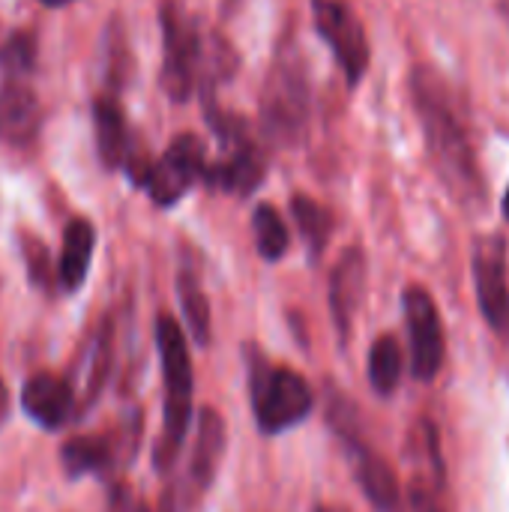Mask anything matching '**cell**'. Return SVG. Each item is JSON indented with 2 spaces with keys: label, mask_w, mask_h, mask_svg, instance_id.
<instances>
[{
  "label": "cell",
  "mask_w": 509,
  "mask_h": 512,
  "mask_svg": "<svg viewBox=\"0 0 509 512\" xmlns=\"http://www.w3.org/2000/svg\"><path fill=\"white\" fill-rule=\"evenodd\" d=\"M411 99L441 177L450 183V189L459 198H480L483 180H480L477 156L465 132V123L456 111V102L450 96V87L432 69L420 66L411 75Z\"/></svg>",
  "instance_id": "cell-1"
},
{
  "label": "cell",
  "mask_w": 509,
  "mask_h": 512,
  "mask_svg": "<svg viewBox=\"0 0 509 512\" xmlns=\"http://www.w3.org/2000/svg\"><path fill=\"white\" fill-rule=\"evenodd\" d=\"M156 345H159L162 381H165V411H162V438L156 444L153 459L159 471H168L189 435L195 378H192V357H189L186 336L171 315H159Z\"/></svg>",
  "instance_id": "cell-2"
},
{
  "label": "cell",
  "mask_w": 509,
  "mask_h": 512,
  "mask_svg": "<svg viewBox=\"0 0 509 512\" xmlns=\"http://www.w3.org/2000/svg\"><path fill=\"white\" fill-rule=\"evenodd\" d=\"M246 357H249V390H252L258 429L264 435H282L300 426L315 408V393L309 381L294 369L270 366L255 348H249Z\"/></svg>",
  "instance_id": "cell-3"
},
{
  "label": "cell",
  "mask_w": 509,
  "mask_h": 512,
  "mask_svg": "<svg viewBox=\"0 0 509 512\" xmlns=\"http://www.w3.org/2000/svg\"><path fill=\"white\" fill-rule=\"evenodd\" d=\"M309 120V78L300 51L282 48L261 93V129L273 144H294Z\"/></svg>",
  "instance_id": "cell-4"
},
{
  "label": "cell",
  "mask_w": 509,
  "mask_h": 512,
  "mask_svg": "<svg viewBox=\"0 0 509 512\" xmlns=\"http://www.w3.org/2000/svg\"><path fill=\"white\" fill-rule=\"evenodd\" d=\"M210 123L216 129V135L222 138L225 144V153L216 165H207V174L204 180L219 189V192H228V195H249L261 186L264 180V156H261V147L252 141L249 135V126L234 117V114H219V111H210Z\"/></svg>",
  "instance_id": "cell-5"
},
{
  "label": "cell",
  "mask_w": 509,
  "mask_h": 512,
  "mask_svg": "<svg viewBox=\"0 0 509 512\" xmlns=\"http://www.w3.org/2000/svg\"><path fill=\"white\" fill-rule=\"evenodd\" d=\"M162 27V90L171 102H186L195 90L201 39L192 15L177 0H165L159 9Z\"/></svg>",
  "instance_id": "cell-6"
},
{
  "label": "cell",
  "mask_w": 509,
  "mask_h": 512,
  "mask_svg": "<svg viewBox=\"0 0 509 512\" xmlns=\"http://www.w3.org/2000/svg\"><path fill=\"white\" fill-rule=\"evenodd\" d=\"M315 30L330 45L333 57L339 60L348 87H357L369 69V36L357 12L345 0H312Z\"/></svg>",
  "instance_id": "cell-7"
},
{
  "label": "cell",
  "mask_w": 509,
  "mask_h": 512,
  "mask_svg": "<svg viewBox=\"0 0 509 512\" xmlns=\"http://www.w3.org/2000/svg\"><path fill=\"white\" fill-rule=\"evenodd\" d=\"M402 306H405L408 339H411V372L417 381H435L444 366V354H447L441 312H438L432 294L420 285L405 288Z\"/></svg>",
  "instance_id": "cell-8"
},
{
  "label": "cell",
  "mask_w": 509,
  "mask_h": 512,
  "mask_svg": "<svg viewBox=\"0 0 509 512\" xmlns=\"http://www.w3.org/2000/svg\"><path fill=\"white\" fill-rule=\"evenodd\" d=\"M207 174V153L195 135H177L168 150L150 165L144 180L147 195L159 207H174Z\"/></svg>",
  "instance_id": "cell-9"
},
{
  "label": "cell",
  "mask_w": 509,
  "mask_h": 512,
  "mask_svg": "<svg viewBox=\"0 0 509 512\" xmlns=\"http://www.w3.org/2000/svg\"><path fill=\"white\" fill-rule=\"evenodd\" d=\"M474 285L477 303L489 327L501 336H509V279H507V243L495 234L477 240L474 249Z\"/></svg>",
  "instance_id": "cell-10"
},
{
  "label": "cell",
  "mask_w": 509,
  "mask_h": 512,
  "mask_svg": "<svg viewBox=\"0 0 509 512\" xmlns=\"http://www.w3.org/2000/svg\"><path fill=\"white\" fill-rule=\"evenodd\" d=\"M363 291H366V255L357 246H351L339 258L333 279H330V312H333V324L342 342H348L351 336Z\"/></svg>",
  "instance_id": "cell-11"
},
{
  "label": "cell",
  "mask_w": 509,
  "mask_h": 512,
  "mask_svg": "<svg viewBox=\"0 0 509 512\" xmlns=\"http://www.w3.org/2000/svg\"><path fill=\"white\" fill-rule=\"evenodd\" d=\"M21 408L36 426L57 432L72 414V387L57 375L39 372L21 387Z\"/></svg>",
  "instance_id": "cell-12"
},
{
  "label": "cell",
  "mask_w": 509,
  "mask_h": 512,
  "mask_svg": "<svg viewBox=\"0 0 509 512\" xmlns=\"http://www.w3.org/2000/svg\"><path fill=\"white\" fill-rule=\"evenodd\" d=\"M39 132V102L21 78H9L0 90V135L9 144H30Z\"/></svg>",
  "instance_id": "cell-13"
},
{
  "label": "cell",
  "mask_w": 509,
  "mask_h": 512,
  "mask_svg": "<svg viewBox=\"0 0 509 512\" xmlns=\"http://www.w3.org/2000/svg\"><path fill=\"white\" fill-rule=\"evenodd\" d=\"M351 462H354V477L363 489V495L378 507L381 512H396L399 510V480L393 474V468L378 456L372 453L363 441L360 444H351Z\"/></svg>",
  "instance_id": "cell-14"
},
{
  "label": "cell",
  "mask_w": 509,
  "mask_h": 512,
  "mask_svg": "<svg viewBox=\"0 0 509 512\" xmlns=\"http://www.w3.org/2000/svg\"><path fill=\"white\" fill-rule=\"evenodd\" d=\"M93 129H96V150L105 168H123L132 156L126 117L117 99L99 96L93 102Z\"/></svg>",
  "instance_id": "cell-15"
},
{
  "label": "cell",
  "mask_w": 509,
  "mask_h": 512,
  "mask_svg": "<svg viewBox=\"0 0 509 512\" xmlns=\"http://www.w3.org/2000/svg\"><path fill=\"white\" fill-rule=\"evenodd\" d=\"M93 249H96V231L87 219H72L63 231V252L57 261V285L66 294H75L90 270L93 261Z\"/></svg>",
  "instance_id": "cell-16"
},
{
  "label": "cell",
  "mask_w": 509,
  "mask_h": 512,
  "mask_svg": "<svg viewBox=\"0 0 509 512\" xmlns=\"http://www.w3.org/2000/svg\"><path fill=\"white\" fill-rule=\"evenodd\" d=\"M222 453H225V420L213 408H204L198 414L195 450H192V480L198 489H210L219 471Z\"/></svg>",
  "instance_id": "cell-17"
},
{
  "label": "cell",
  "mask_w": 509,
  "mask_h": 512,
  "mask_svg": "<svg viewBox=\"0 0 509 512\" xmlns=\"http://www.w3.org/2000/svg\"><path fill=\"white\" fill-rule=\"evenodd\" d=\"M291 216H294V222H297V228H300V234H303V240L309 246V255L321 258V252H324V246H327V240L333 234V216L309 195H294L291 198Z\"/></svg>",
  "instance_id": "cell-18"
},
{
  "label": "cell",
  "mask_w": 509,
  "mask_h": 512,
  "mask_svg": "<svg viewBox=\"0 0 509 512\" xmlns=\"http://www.w3.org/2000/svg\"><path fill=\"white\" fill-rule=\"evenodd\" d=\"M60 462H63V471L75 480V477H84V474H99L108 468L111 462V444L105 438H96V435H87V438H72L63 444L60 450Z\"/></svg>",
  "instance_id": "cell-19"
},
{
  "label": "cell",
  "mask_w": 509,
  "mask_h": 512,
  "mask_svg": "<svg viewBox=\"0 0 509 512\" xmlns=\"http://www.w3.org/2000/svg\"><path fill=\"white\" fill-rule=\"evenodd\" d=\"M402 348L393 336H381L375 339L372 351H369V381L375 387V393L390 396L399 381H402Z\"/></svg>",
  "instance_id": "cell-20"
},
{
  "label": "cell",
  "mask_w": 509,
  "mask_h": 512,
  "mask_svg": "<svg viewBox=\"0 0 509 512\" xmlns=\"http://www.w3.org/2000/svg\"><path fill=\"white\" fill-rule=\"evenodd\" d=\"M252 231H255V243L264 261H279L288 246H291V234L285 219L279 216V210L273 204H258L255 216H252Z\"/></svg>",
  "instance_id": "cell-21"
},
{
  "label": "cell",
  "mask_w": 509,
  "mask_h": 512,
  "mask_svg": "<svg viewBox=\"0 0 509 512\" xmlns=\"http://www.w3.org/2000/svg\"><path fill=\"white\" fill-rule=\"evenodd\" d=\"M177 294H180V306H183V315H186V324H189L195 345L207 348L210 345V303H207L198 279L192 273H180Z\"/></svg>",
  "instance_id": "cell-22"
},
{
  "label": "cell",
  "mask_w": 509,
  "mask_h": 512,
  "mask_svg": "<svg viewBox=\"0 0 509 512\" xmlns=\"http://www.w3.org/2000/svg\"><path fill=\"white\" fill-rule=\"evenodd\" d=\"M33 57H36V51H33V39H30L27 33H15V36L3 45V51H0V63H3V69H6L9 78L30 75Z\"/></svg>",
  "instance_id": "cell-23"
},
{
  "label": "cell",
  "mask_w": 509,
  "mask_h": 512,
  "mask_svg": "<svg viewBox=\"0 0 509 512\" xmlns=\"http://www.w3.org/2000/svg\"><path fill=\"white\" fill-rule=\"evenodd\" d=\"M24 246V261H27V273H30V282L42 291H51V261H48V249L33 240V237H24L21 240Z\"/></svg>",
  "instance_id": "cell-24"
},
{
  "label": "cell",
  "mask_w": 509,
  "mask_h": 512,
  "mask_svg": "<svg viewBox=\"0 0 509 512\" xmlns=\"http://www.w3.org/2000/svg\"><path fill=\"white\" fill-rule=\"evenodd\" d=\"M108 366H111V339H108V324L102 327V336L96 342V351H93V363H90V381H87V405L96 402L105 378H108Z\"/></svg>",
  "instance_id": "cell-25"
},
{
  "label": "cell",
  "mask_w": 509,
  "mask_h": 512,
  "mask_svg": "<svg viewBox=\"0 0 509 512\" xmlns=\"http://www.w3.org/2000/svg\"><path fill=\"white\" fill-rule=\"evenodd\" d=\"M411 510L414 512H444L438 507V501L432 495H426L423 489H414L411 492Z\"/></svg>",
  "instance_id": "cell-26"
},
{
  "label": "cell",
  "mask_w": 509,
  "mask_h": 512,
  "mask_svg": "<svg viewBox=\"0 0 509 512\" xmlns=\"http://www.w3.org/2000/svg\"><path fill=\"white\" fill-rule=\"evenodd\" d=\"M6 417H9V390H6V384L0 381V426L6 423Z\"/></svg>",
  "instance_id": "cell-27"
},
{
  "label": "cell",
  "mask_w": 509,
  "mask_h": 512,
  "mask_svg": "<svg viewBox=\"0 0 509 512\" xmlns=\"http://www.w3.org/2000/svg\"><path fill=\"white\" fill-rule=\"evenodd\" d=\"M39 3H42V6H51V9H54V6H66V3H72V0H39Z\"/></svg>",
  "instance_id": "cell-28"
},
{
  "label": "cell",
  "mask_w": 509,
  "mask_h": 512,
  "mask_svg": "<svg viewBox=\"0 0 509 512\" xmlns=\"http://www.w3.org/2000/svg\"><path fill=\"white\" fill-rule=\"evenodd\" d=\"M315 512H348V510H342V507H327V504H321V507H315Z\"/></svg>",
  "instance_id": "cell-29"
},
{
  "label": "cell",
  "mask_w": 509,
  "mask_h": 512,
  "mask_svg": "<svg viewBox=\"0 0 509 512\" xmlns=\"http://www.w3.org/2000/svg\"><path fill=\"white\" fill-rule=\"evenodd\" d=\"M504 216H507V222H509V189H507V195H504Z\"/></svg>",
  "instance_id": "cell-30"
},
{
  "label": "cell",
  "mask_w": 509,
  "mask_h": 512,
  "mask_svg": "<svg viewBox=\"0 0 509 512\" xmlns=\"http://www.w3.org/2000/svg\"><path fill=\"white\" fill-rule=\"evenodd\" d=\"M135 512H150V507H147V504H138V507H135Z\"/></svg>",
  "instance_id": "cell-31"
}]
</instances>
